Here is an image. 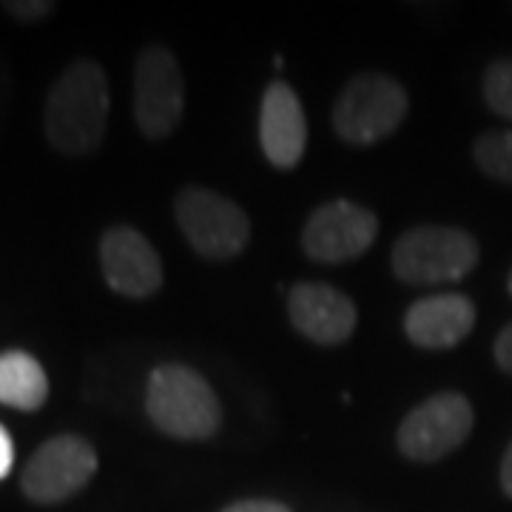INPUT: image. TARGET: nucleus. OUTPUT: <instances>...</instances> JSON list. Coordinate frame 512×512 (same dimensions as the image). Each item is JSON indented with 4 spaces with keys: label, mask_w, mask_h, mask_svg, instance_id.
<instances>
[{
    "label": "nucleus",
    "mask_w": 512,
    "mask_h": 512,
    "mask_svg": "<svg viewBox=\"0 0 512 512\" xmlns=\"http://www.w3.org/2000/svg\"><path fill=\"white\" fill-rule=\"evenodd\" d=\"M222 512H291L285 504H279V501H262V498H256V501H239V504H231V507H225Z\"/></svg>",
    "instance_id": "19"
},
{
    "label": "nucleus",
    "mask_w": 512,
    "mask_h": 512,
    "mask_svg": "<svg viewBox=\"0 0 512 512\" xmlns=\"http://www.w3.org/2000/svg\"><path fill=\"white\" fill-rule=\"evenodd\" d=\"M97 473V453L83 436H55L29 458L20 487L37 504H57L80 493Z\"/></svg>",
    "instance_id": "8"
},
{
    "label": "nucleus",
    "mask_w": 512,
    "mask_h": 512,
    "mask_svg": "<svg viewBox=\"0 0 512 512\" xmlns=\"http://www.w3.org/2000/svg\"><path fill=\"white\" fill-rule=\"evenodd\" d=\"M174 217L188 245L214 262L234 259L251 239V222L245 211L211 188H183L174 202Z\"/></svg>",
    "instance_id": "5"
},
{
    "label": "nucleus",
    "mask_w": 512,
    "mask_h": 512,
    "mask_svg": "<svg viewBox=\"0 0 512 512\" xmlns=\"http://www.w3.org/2000/svg\"><path fill=\"white\" fill-rule=\"evenodd\" d=\"M259 143L268 163L288 171L305 157L308 126L302 103L288 83L276 80L265 89L262 111H259Z\"/></svg>",
    "instance_id": "12"
},
{
    "label": "nucleus",
    "mask_w": 512,
    "mask_h": 512,
    "mask_svg": "<svg viewBox=\"0 0 512 512\" xmlns=\"http://www.w3.org/2000/svg\"><path fill=\"white\" fill-rule=\"evenodd\" d=\"M379 234L373 211L350 200H333L316 208L302 231V248L316 262H350L362 256Z\"/></svg>",
    "instance_id": "9"
},
{
    "label": "nucleus",
    "mask_w": 512,
    "mask_h": 512,
    "mask_svg": "<svg viewBox=\"0 0 512 512\" xmlns=\"http://www.w3.org/2000/svg\"><path fill=\"white\" fill-rule=\"evenodd\" d=\"M293 328L316 345H342L356 328L353 299L328 282H299L288 296Z\"/></svg>",
    "instance_id": "11"
},
{
    "label": "nucleus",
    "mask_w": 512,
    "mask_h": 512,
    "mask_svg": "<svg viewBox=\"0 0 512 512\" xmlns=\"http://www.w3.org/2000/svg\"><path fill=\"white\" fill-rule=\"evenodd\" d=\"M473 433V407L461 393H436L413 407L399 424V450L430 464L458 450Z\"/></svg>",
    "instance_id": "7"
},
{
    "label": "nucleus",
    "mask_w": 512,
    "mask_h": 512,
    "mask_svg": "<svg viewBox=\"0 0 512 512\" xmlns=\"http://www.w3.org/2000/svg\"><path fill=\"white\" fill-rule=\"evenodd\" d=\"M12 464H15V447H12V436L9 430L0 424V478H6L12 473Z\"/></svg>",
    "instance_id": "20"
},
{
    "label": "nucleus",
    "mask_w": 512,
    "mask_h": 512,
    "mask_svg": "<svg viewBox=\"0 0 512 512\" xmlns=\"http://www.w3.org/2000/svg\"><path fill=\"white\" fill-rule=\"evenodd\" d=\"M393 274L407 285L458 282L478 265L473 234L450 225H419L393 245Z\"/></svg>",
    "instance_id": "3"
},
{
    "label": "nucleus",
    "mask_w": 512,
    "mask_h": 512,
    "mask_svg": "<svg viewBox=\"0 0 512 512\" xmlns=\"http://www.w3.org/2000/svg\"><path fill=\"white\" fill-rule=\"evenodd\" d=\"M109 109V80L100 63L74 60L46 97V140L66 157H86L106 137Z\"/></svg>",
    "instance_id": "1"
},
{
    "label": "nucleus",
    "mask_w": 512,
    "mask_h": 512,
    "mask_svg": "<svg viewBox=\"0 0 512 512\" xmlns=\"http://www.w3.org/2000/svg\"><path fill=\"white\" fill-rule=\"evenodd\" d=\"M407 109L410 100L396 77L359 74L336 97L333 128L348 146H373L402 126Z\"/></svg>",
    "instance_id": "4"
},
{
    "label": "nucleus",
    "mask_w": 512,
    "mask_h": 512,
    "mask_svg": "<svg viewBox=\"0 0 512 512\" xmlns=\"http://www.w3.org/2000/svg\"><path fill=\"white\" fill-rule=\"evenodd\" d=\"M476 328V305L464 293L424 296L404 316V333L424 350L456 348Z\"/></svg>",
    "instance_id": "13"
},
{
    "label": "nucleus",
    "mask_w": 512,
    "mask_h": 512,
    "mask_svg": "<svg viewBox=\"0 0 512 512\" xmlns=\"http://www.w3.org/2000/svg\"><path fill=\"white\" fill-rule=\"evenodd\" d=\"M185 80L177 57L165 46H148L134 66V120L151 140H163L180 126Z\"/></svg>",
    "instance_id": "6"
},
{
    "label": "nucleus",
    "mask_w": 512,
    "mask_h": 512,
    "mask_svg": "<svg viewBox=\"0 0 512 512\" xmlns=\"http://www.w3.org/2000/svg\"><path fill=\"white\" fill-rule=\"evenodd\" d=\"M495 365L512 376V322L495 339Z\"/></svg>",
    "instance_id": "18"
},
{
    "label": "nucleus",
    "mask_w": 512,
    "mask_h": 512,
    "mask_svg": "<svg viewBox=\"0 0 512 512\" xmlns=\"http://www.w3.org/2000/svg\"><path fill=\"white\" fill-rule=\"evenodd\" d=\"M473 160L490 180L512 185V131H487L473 146Z\"/></svg>",
    "instance_id": "15"
},
{
    "label": "nucleus",
    "mask_w": 512,
    "mask_h": 512,
    "mask_svg": "<svg viewBox=\"0 0 512 512\" xmlns=\"http://www.w3.org/2000/svg\"><path fill=\"white\" fill-rule=\"evenodd\" d=\"M507 291H510V296H512V271H510V279H507Z\"/></svg>",
    "instance_id": "22"
},
{
    "label": "nucleus",
    "mask_w": 512,
    "mask_h": 512,
    "mask_svg": "<svg viewBox=\"0 0 512 512\" xmlns=\"http://www.w3.org/2000/svg\"><path fill=\"white\" fill-rule=\"evenodd\" d=\"M501 487L512 498V441L510 447H507V453H504V461H501Z\"/></svg>",
    "instance_id": "21"
},
{
    "label": "nucleus",
    "mask_w": 512,
    "mask_h": 512,
    "mask_svg": "<svg viewBox=\"0 0 512 512\" xmlns=\"http://www.w3.org/2000/svg\"><path fill=\"white\" fill-rule=\"evenodd\" d=\"M146 413L171 439H211L222 427V407L211 384L194 367L163 365L148 379Z\"/></svg>",
    "instance_id": "2"
},
{
    "label": "nucleus",
    "mask_w": 512,
    "mask_h": 512,
    "mask_svg": "<svg viewBox=\"0 0 512 512\" xmlns=\"http://www.w3.org/2000/svg\"><path fill=\"white\" fill-rule=\"evenodd\" d=\"M484 103L487 109L512 120V57H498L484 72Z\"/></svg>",
    "instance_id": "16"
},
{
    "label": "nucleus",
    "mask_w": 512,
    "mask_h": 512,
    "mask_svg": "<svg viewBox=\"0 0 512 512\" xmlns=\"http://www.w3.org/2000/svg\"><path fill=\"white\" fill-rule=\"evenodd\" d=\"M49 399V376L32 353H0V404L23 413L40 410Z\"/></svg>",
    "instance_id": "14"
},
{
    "label": "nucleus",
    "mask_w": 512,
    "mask_h": 512,
    "mask_svg": "<svg viewBox=\"0 0 512 512\" xmlns=\"http://www.w3.org/2000/svg\"><path fill=\"white\" fill-rule=\"evenodd\" d=\"M100 265L111 291L146 299L163 285V259L140 231L117 225L100 239Z\"/></svg>",
    "instance_id": "10"
},
{
    "label": "nucleus",
    "mask_w": 512,
    "mask_h": 512,
    "mask_svg": "<svg viewBox=\"0 0 512 512\" xmlns=\"http://www.w3.org/2000/svg\"><path fill=\"white\" fill-rule=\"evenodd\" d=\"M55 6L49 0H9L3 3V12H9L18 20H40L46 18Z\"/></svg>",
    "instance_id": "17"
}]
</instances>
